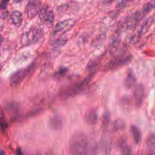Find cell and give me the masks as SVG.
I'll list each match as a JSON object with an SVG mask.
<instances>
[{
  "instance_id": "cell-1",
  "label": "cell",
  "mask_w": 155,
  "mask_h": 155,
  "mask_svg": "<svg viewBox=\"0 0 155 155\" xmlns=\"http://www.w3.org/2000/svg\"><path fill=\"white\" fill-rule=\"evenodd\" d=\"M88 147V139L82 132L76 131L70 140V152L71 155H85Z\"/></svg>"
},
{
  "instance_id": "cell-2",
  "label": "cell",
  "mask_w": 155,
  "mask_h": 155,
  "mask_svg": "<svg viewBox=\"0 0 155 155\" xmlns=\"http://www.w3.org/2000/svg\"><path fill=\"white\" fill-rule=\"evenodd\" d=\"M44 35L42 28L39 27H31L28 31H26L22 35L21 39L22 45L28 46L35 44L41 41Z\"/></svg>"
},
{
  "instance_id": "cell-3",
  "label": "cell",
  "mask_w": 155,
  "mask_h": 155,
  "mask_svg": "<svg viewBox=\"0 0 155 155\" xmlns=\"http://www.w3.org/2000/svg\"><path fill=\"white\" fill-rule=\"evenodd\" d=\"M132 56L125 53L115 56L114 58L108 64V70H115L131 61Z\"/></svg>"
},
{
  "instance_id": "cell-4",
  "label": "cell",
  "mask_w": 155,
  "mask_h": 155,
  "mask_svg": "<svg viewBox=\"0 0 155 155\" xmlns=\"http://www.w3.org/2000/svg\"><path fill=\"white\" fill-rule=\"evenodd\" d=\"M74 25V21L73 19H65L59 22L55 26L53 33L54 35H63L70 30Z\"/></svg>"
},
{
  "instance_id": "cell-5",
  "label": "cell",
  "mask_w": 155,
  "mask_h": 155,
  "mask_svg": "<svg viewBox=\"0 0 155 155\" xmlns=\"http://www.w3.org/2000/svg\"><path fill=\"white\" fill-rule=\"evenodd\" d=\"M111 145L108 140H101L98 142L93 151V155H110Z\"/></svg>"
},
{
  "instance_id": "cell-6",
  "label": "cell",
  "mask_w": 155,
  "mask_h": 155,
  "mask_svg": "<svg viewBox=\"0 0 155 155\" xmlns=\"http://www.w3.org/2000/svg\"><path fill=\"white\" fill-rule=\"evenodd\" d=\"M40 6V2L38 0H29L26 6V15L28 18H34L41 8Z\"/></svg>"
},
{
  "instance_id": "cell-7",
  "label": "cell",
  "mask_w": 155,
  "mask_h": 155,
  "mask_svg": "<svg viewBox=\"0 0 155 155\" xmlns=\"http://www.w3.org/2000/svg\"><path fill=\"white\" fill-rule=\"evenodd\" d=\"M38 16L41 22L45 24H51L54 19L53 12L47 7L41 8L38 13Z\"/></svg>"
},
{
  "instance_id": "cell-8",
  "label": "cell",
  "mask_w": 155,
  "mask_h": 155,
  "mask_svg": "<svg viewBox=\"0 0 155 155\" xmlns=\"http://www.w3.org/2000/svg\"><path fill=\"white\" fill-rule=\"evenodd\" d=\"M145 96V89L142 84H137L134 90L133 97L135 104L137 107H140L143 101Z\"/></svg>"
},
{
  "instance_id": "cell-9",
  "label": "cell",
  "mask_w": 155,
  "mask_h": 155,
  "mask_svg": "<svg viewBox=\"0 0 155 155\" xmlns=\"http://www.w3.org/2000/svg\"><path fill=\"white\" fill-rule=\"evenodd\" d=\"M27 68L21 69L14 73L10 77V83L12 85L18 84L25 78L27 73Z\"/></svg>"
},
{
  "instance_id": "cell-10",
  "label": "cell",
  "mask_w": 155,
  "mask_h": 155,
  "mask_svg": "<svg viewBox=\"0 0 155 155\" xmlns=\"http://www.w3.org/2000/svg\"><path fill=\"white\" fill-rule=\"evenodd\" d=\"M130 133L134 143L139 144L142 139V133L140 128L135 125H132L130 127Z\"/></svg>"
},
{
  "instance_id": "cell-11",
  "label": "cell",
  "mask_w": 155,
  "mask_h": 155,
  "mask_svg": "<svg viewBox=\"0 0 155 155\" xmlns=\"http://www.w3.org/2000/svg\"><path fill=\"white\" fill-rule=\"evenodd\" d=\"M119 149L121 155H131V148L127 143V140L122 139L119 142Z\"/></svg>"
},
{
  "instance_id": "cell-12",
  "label": "cell",
  "mask_w": 155,
  "mask_h": 155,
  "mask_svg": "<svg viewBox=\"0 0 155 155\" xmlns=\"http://www.w3.org/2000/svg\"><path fill=\"white\" fill-rule=\"evenodd\" d=\"M146 144L149 153L152 155H155V133H152L148 136Z\"/></svg>"
},
{
  "instance_id": "cell-13",
  "label": "cell",
  "mask_w": 155,
  "mask_h": 155,
  "mask_svg": "<svg viewBox=\"0 0 155 155\" xmlns=\"http://www.w3.org/2000/svg\"><path fill=\"white\" fill-rule=\"evenodd\" d=\"M22 15L19 11L15 10L12 12L11 15V20L12 24L15 26L19 27L22 24Z\"/></svg>"
},
{
  "instance_id": "cell-14",
  "label": "cell",
  "mask_w": 155,
  "mask_h": 155,
  "mask_svg": "<svg viewBox=\"0 0 155 155\" xmlns=\"http://www.w3.org/2000/svg\"><path fill=\"white\" fill-rule=\"evenodd\" d=\"M51 127L54 130H59L63 127V120L59 116H54L50 121Z\"/></svg>"
},
{
  "instance_id": "cell-15",
  "label": "cell",
  "mask_w": 155,
  "mask_h": 155,
  "mask_svg": "<svg viewBox=\"0 0 155 155\" xmlns=\"http://www.w3.org/2000/svg\"><path fill=\"white\" fill-rule=\"evenodd\" d=\"M136 82V78L131 71H130L128 74H127V76L125 78V85L127 87H130Z\"/></svg>"
},
{
  "instance_id": "cell-16",
  "label": "cell",
  "mask_w": 155,
  "mask_h": 155,
  "mask_svg": "<svg viewBox=\"0 0 155 155\" xmlns=\"http://www.w3.org/2000/svg\"><path fill=\"white\" fill-rule=\"evenodd\" d=\"M154 8H155V1H151L148 2H147V4H145L143 6L142 10L145 14H147L150 12H151L153 9H154Z\"/></svg>"
},
{
  "instance_id": "cell-17",
  "label": "cell",
  "mask_w": 155,
  "mask_h": 155,
  "mask_svg": "<svg viewBox=\"0 0 155 155\" xmlns=\"http://www.w3.org/2000/svg\"><path fill=\"white\" fill-rule=\"evenodd\" d=\"M10 0H0V10H4L7 8Z\"/></svg>"
},
{
  "instance_id": "cell-18",
  "label": "cell",
  "mask_w": 155,
  "mask_h": 155,
  "mask_svg": "<svg viewBox=\"0 0 155 155\" xmlns=\"http://www.w3.org/2000/svg\"><path fill=\"white\" fill-rule=\"evenodd\" d=\"M132 1H133V0H122V1L120 2V3H119V6H121V5H122V4H125V3L129 2Z\"/></svg>"
},
{
  "instance_id": "cell-19",
  "label": "cell",
  "mask_w": 155,
  "mask_h": 155,
  "mask_svg": "<svg viewBox=\"0 0 155 155\" xmlns=\"http://www.w3.org/2000/svg\"><path fill=\"white\" fill-rule=\"evenodd\" d=\"M115 0H104V3L105 4H108V3H111V2L114 1Z\"/></svg>"
},
{
  "instance_id": "cell-20",
  "label": "cell",
  "mask_w": 155,
  "mask_h": 155,
  "mask_svg": "<svg viewBox=\"0 0 155 155\" xmlns=\"http://www.w3.org/2000/svg\"><path fill=\"white\" fill-rule=\"evenodd\" d=\"M17 154H18V155H22V152H21V151L20 149H19V150H18Z\"/></svg>"
},
{
  "instance_id": "cell-21",
  "label": "cell",
  "mask_w": 155,
  "mask_h": 155,
  "mask_svg": "<svg viewBox=\"0 0 155 155\" xmlns=\"http://www.w3.org/2000/svg\"><path fill=\"white\" fill-rule=\"evenodd\" d=\"M2 41H3V38H2V36L0 35V45L1 44V43H2Z\"/></svg>"
},
{
  "instance_id": "cell-22",
  "label": "cell",
  "mask_w": 155,
  "mask_h": 155,
  "mask_svg": "<svg viewBox=\"0 0 155 155\" xmlns=\"http://www.w3.org/2000/svg\"><path fill=\"white\" fill-rule=\"evenodd\" d=\"M154 76H155V71H154Z\"/></svg>"
},
{
  "instance_id": "cell-23",
  "label": "cell",
  "mask_w": 155,
  "mask_h": 155,
  "mask_svg": "<svg viewBox=\"0 0 155 155\" xmlns=\"http://www.w3.org/2000/svg\"><path fill=\"white\" fill-rule=\"evenodd\" d=\"M0 70H1V67H0Z\"/></svg>"
}]
</instances>
